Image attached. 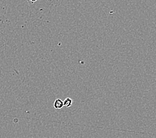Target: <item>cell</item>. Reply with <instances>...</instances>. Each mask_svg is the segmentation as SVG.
<instances>
[{
    "mask_svg": "<svg viewBox=\"0 0 156 138\" xmlns=\"http://www.w3.org/2000/svg\"><path fill=\"white\" fill-rule=\"evenodd\" d=\"M63 104H64V106L66 108H69L72 106L73 100L70 98H66L64 101H63Z\"/></svg>",
    "mask_w": 156,
    "mask_h": 138,
    "instance_id": "2",
    "label": "cell"
},
{
    "mask_svg": "<svg viewBox=\"0 0 156 138\" xmlns=\"http://www.w3.org/2000/svg\"><path fill=\"white\" fill-rule=\"evenodd\" d=\"M53 106L55 108V109L58 110V109H61V108L64 106V104H63V101L61 99H57L55 100V101L54 102L53 104Z\"/></svg>",
    "mask_w": 156,
    "mask_h": 138,
    "instance_id": "1",
    "label": "cell"
}]
</instances>
